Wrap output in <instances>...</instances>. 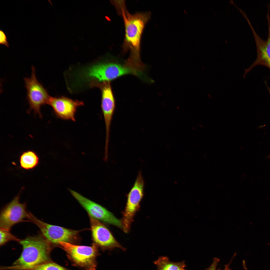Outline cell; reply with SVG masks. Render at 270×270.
I'll use <instances>...</instances> for the list:
<instances>
[{
  "mask_svg": "<svg viewBox=\"0 0 270 270\" xmlns=\"http://www.w3.org/2000/svg\"><path fill=\"white\" fill-rule=\"evenodd\" d=\"M144 184L142 172L140 171L128 194L126 205L123 214L122 228L126 233L130 230L134 216L140 206L144 195Z\"/></svg>",
  "mask_w": 270,
  "mask_h": 270,
  "instance_id": "6",
  "label": "cell"
},
{
  "mask_svg": "<svg viewBox=\"0 0 270 270\" xmlns=\"http://www.w3.org/2000/svg\"><path fill=\"white\" fill-rule=\"evenodd\" d=\"M28 219L39 228L42 235L52 244L58 245L60 242L74 243L79 239L81 231L72 230L50 224L38 219L29 212Z\"/></svg>",
  "mask_w": 270,
  "mask_h": 270,
  "instance_id": "3",
  "label": "cell"
},
{
  "mask_svg": "<svg viewBox=\"0 0 270 270\" xmlns=\"http://www.w3.org/2000/svg\"><path fill=\"white\" fill-rule=\"evenodd\" d=\"M267 158H270V155H269V156H268L267 157Z\"/></svg>",
  "mask_w": 270,
  "mask_h": 270,
  "instance_id": "20",
  "label": "cell"
},
{
  "mask_svg": "<svg viewBox=\"0 0 270 270\" xmlns=\"http://www.w3.org/2000/svg\"><path fill=\"white\" fill-rule=\"evenodd\" d=\"M89 216L92 238L95 244L104 250H111L118 248L125 250V248L116 240L104 224L99 220Z\"/></svg>",
  "mask_w": 270,
  "mask_h": 270,
  "instance_id": "10",
  "label": "cell"
},
{
  "mask_svg": "<svg viewBox=\"0 0 270 270\" xmlns=\"http://www.w3.org/2000/svg\"><path fill=\"white\" fill-rule=\"evenodd\" d=\"M0 44L4 45L8 48H9L10 46L6 34L1 29L0 30Z\"/></svg>",
  "mask_w": 270,
  "mask_h": 270,
  "instance_id": "18",
  "label": "cell"
},
{
  "mask_svg": "<svg viewBox=\"0 0 270 270\" xmlns=\"http://www.w3.org/2000/svg\"><path fill=\"white\" fill-rule=\"evenodd\" d=\"M28 212L25 202L21 203L18 195L2 210L0 216V228L10 230L14 225L28 219Z\"/></svg>",
  "mask_w": 270,
  "mask_h": 270,
  "instance_id": "8",
  "label": "cell"
},
{
  "mask_svg": "<svg viewBox=\"0 0 270 270\" xmlns=\"http://www.w3.org/2000/svg\"><path fill=\"white\" fill-rule=\"evenodd\" d=\"M132 74L139 77L142 74L128 68L124 65L114 62L98 64L92 66L88 70L89 77L100 82H110L120 76Z\"/></svg>",
  "mask_w": 270,
  "mask_h": 270,
  "instance_id": "5",
  "label": "cell"
},
{
  "mask_svg": "<svg viewBox=\"0 0 270 270\" xmlns=\"http://www.w3.org/2000/svg\"><path fill=\"white\" fill-rule=\"evenodd\" d=\"M268 25V38L266 40L262 38L257 34L249 20H247L252 31L256 43L257 52L255 60L248 68L245 70L246 74L254 67L258 65L266 66L270 70V17L266 16Z\"/></svg>",
  "mask_w": 270,
  "mask_h": 270,
  "instance_id": "13",
  "label": "cell"
},
{
  "mask_svg": "<svg viewBox=\"0 0 270 270\" xmlns=\"http://www.w3.org/2000/svg\"><path fill=\"white\" fill-rule=\"evenodd\" d=\"M69 191L74 197L93 218L122 228V222L111 212L99 204L91 201L72 190Z\"/></svg>",
  "mask_w": 270,
  "mask_h": 270,
  "instance_id": "9",
  "label": "cell"
},
{
  "mask_svg": "<svg viewBox=\"0 0 270 270\" xmlns=\"http://www.w3.org/2000/svg\"><path fill=\"white\" fill-rule=\"evenodd\" d=\"M30 270H68L57 264L49 262L37 266Z\"/></svg>",
  "mask_w": 270,
  "mask_h": 270,
  "instance_id": "17",
  "label": "cell"
},
{
  "mask_svg": "<svg viewBox=\"0 0 270 270\" xmlns=\"http://www.w3.org/2000/svg\"><path fill=\"white\" fill-rule=\"evenodd\" d=\"M119 8L125 26L124 48L130 51V56L125 63L130 67L141 68L144 65L140 59L141 38L145 26L150 18V13L141 12L131 14L126 10L124 4H121Z\"/></svg>",
  "mask_w": 270,
  "mask_h": 270,
  "instance_id": "1",
  "label": "cell"
},
{
  "mask_svg": "<svg viewBox=\"0 0 270 270\" xmlns=\"http://www.w3.org/2000/svg\"><path fill=\"white\" fill-rule=\"evenodd\" d=\"M19 162L20 167L27 170H32L38 165L39 158L34 152L28 150L23 152L20 156Z\"/></svg>",
  "mask_w": 270,
  "mask_h": 270,
  "instance_id": "14",
  "label": "cell"
},
{
  "mask_svg": "<svg viewBox=\"0 0 270 270\" xmlns=\"http://www.w3.org/2000/svg\"><path fill=\"white\" fill-rule=\"evenodd\" d=\"M18 242L22 246V251L14 263L16 267L30 270L50 262L49 254L52 244L42 235L28 236Z\"/></svg>",
  "mask_w": 270,
  "mask_h": 270,
  "instance_id": "2",
  "label": "cell"
},
{
  "mask_svg": "<svg viewBox=\"0 0 270 270\" xmlns=\"http://www.w3.org/2000/svg\"><path fill=\"white\" fill-rule=\"evenodd\" d=\"M0 246H2L7 242L11 240L19 242L20 240L12 234L10 230L0 228Z\"/></svg>",
  "mask_w": 270,
  "mask_h": 270,
  "instance_id": "16",
  "label": "cell"
},
{
  "mask_svg": "<svg viewBox=\"0 0 270 270\" xmlns=\"http://www.w3.org/2000/svg\"><path fill=\"white\" fill-rule=\"evenodd\" d=\"M83 102L64 97L50 96L48 104L52 108L56 116L64 120L75 121V115L78 107L83 105Z\"/></svg>",
  "mask_w": 270,
  "mask_h": 270,
  "instance_id": "12",
  "label": "cell"
},
{
  "mask_svg": "<svg viewBox=\"0 0 270 270\" xmlns=\"http://www.w3.org/2000/svg\"><path fill=\"white\" fill-rule=\"evenodd\" d=\"M219 260L218 258H214L212 264L206 270H220L216 269V267ZM230 270V269L229 268V265H228L225 266L224 270Z\"/></svg>",
  "mask_w": 270,
  "mask_h": 270,
  "instance_id": "19",
  "label": "cell"
},
{
  "mask_svg": "<svg viewBox=\"0 0 270 270\" xmlns=\"http://www.w3.org/2000/svg\"><path fill=\"white\" fill-rule=\"evenodd\" d=\"M58 245L66 252L74 264L86 270H96V258L98 253L97 245L79 246L71 243L61 242Z\"/></svg>",
  "mask_w": 270,
  "mask_h": 270,
  "instance_id": "4",
  "label": "cell"
},
{
  "mask_svg": "<svg viewBox=\"0 0 270 270\" xmlns=\"http://www.w3.org/2000/svg\"><path fill=\"white\" fill-rule=\"evenodd\" d=\"M31 76L24 78L27 97L30 108L42 118V106L48 104L50 96L43 85L38 80L34 67L32 66Z\"/></svg>",
  "mask_w": 270,
  "mask_h": 270,
  "instance_id": "7",
  "label": "cell"
},
{
  "mask_svg": "<svg viewBox=\"0 0 270 270\" xmlns=\"http://www.w3.org/2000/svg\"><path fill=\"white\" fill-rule=\"evenodd\" d=\"M102 91L101 107L106 128L105 142H109L111 123L116 107L115 99L110 82H103Z\"/></svg>",
  "mask_w": 270,
  "mask_h": 270,
  "instance_id": "11",
  "label": "cell"
},
{
  "mask_svg": "<svg viewBox=\"0 0 270 270\" xmlns=\"http://www.w3.org/2000/svg\"><path fill=\"white\" fill-rule=\"evenodd\" d=\"M154 263L157 266L156 270H188L185 268L186 265L184 261L172 262L166 256L159 257Z\"/></svg>",
  "mask_w": 270,
  "mask_h": 270,
  "instance_id": "15",
  "label": "cell"
}]
</instances>
